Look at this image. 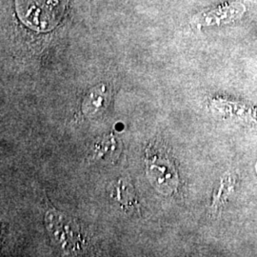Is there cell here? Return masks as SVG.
Returning <instances> with one entry per match:
<instances>
[{"label":"cell","mask_w":257,"mask_h":257,"mask_svg":"<svg viewBox=\"0 0 257 257\" xmlns=\"http://www.w3.org/2000/svg\"><path fill=\"white\" fill-rule=\"evenodd\" d=\"M19 19L37 32H47L61 20L66 0H17Z\"/></svg>","instance_id":"cell-1"},{"label":"cell","mask_w":257,"mask_h":257,"mask_svg":"<svg viewBox=\"0 0 257 257\" xmlns=\"http://www.w3.org/2000/svg\"><path fill=\"white\" fill-rule=\"evenodd\" d=\"M147 174L151 182L162 193H172L176 191L179 183L178 175L175 165L166 156L154 153L153 156L147 154L146 159Z\"/></svg>","instance_id":"cell-2"},{"label":"cell","mask_w":257,"mask_h":257,"mask_svg":"<svg viewBox=\"0 0 257 257\" xmlns=\"http://www.w3.org/2000/svg\"><path fill=\"white\" fill-rule=\"evenodd\" d=\"M110 196L119 203L120 206L125 210H134L138 205V200L136 198L135 189L131 184L125 182L124 180H119L115 185L114 192Z\"/></svg>","instance_id":"cell-3"},{"label":"cell","mask_w":257,"mask_h":257,"mask_svg":"<svg viewBox=\"0 0 257 257\" xmlns=\"http://www.w3.org/2000/svg\"><path fill=\"white\" fill-rule=\"evenodd\" d=\"M107 94L104 86L93 89L83 103V110L87 115H95L106 107Z\"/></svg>","instance_id":"cell-4"},{"label":"cell","mask_w":257,"mask_h":257,"mask_svg":"<svg viewBox=\"0 0 257 257\" xmlns=\"http://www.w3.org/2000/svg\"><path fill=\"white\" fill-rule=\"evenodd\" d=\"M117 143L112 135L107 138H102L94 145V153L93 156L95 159H113L112 156L116 154L117 151Z\"/></svg>","instance_id":"cell-5"}]
</instances>
